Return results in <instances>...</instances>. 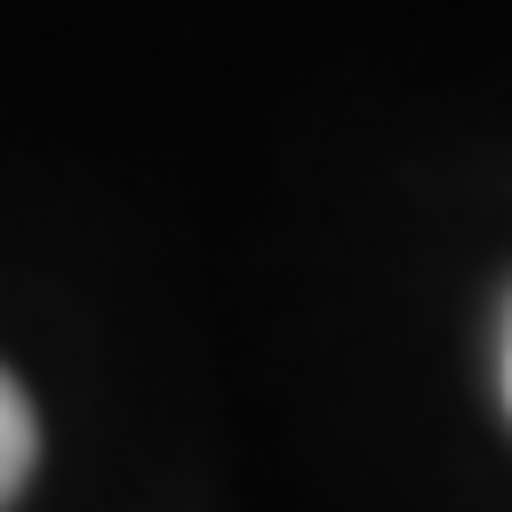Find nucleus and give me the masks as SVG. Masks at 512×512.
Returning <instances> with one entry per match:
<instances>
[{
    "mask_svg": "<svg viewBox=\"0 0 512 512\" xmlns=\"http://www.w3.org/2000/svg\"><path fill=\"white\" fill-rule=\"evenodd\" d=\"M32 456H40V424H32V400L24 384L0 368V504L32 480Z\"/></svg>",
    "mask_w": 512,
    "mask_h": 512,
    "instance_id": "1",
    "label": "nucleus"
},
{
    "mask_svg": "<svg viewBox=\"0 0 512 512\" xmlns=\"http://www.w3.org/2000/svg\"><path fill=\"white\" fill-rule=\"evenodd\" d=\"M504 400H512V328H504Z\"/></svg>",
    "mask_w": 512,
    "mask_h": 512,
    "instance_id": "2",
    "label": "nucleus"
}]
</instances>
